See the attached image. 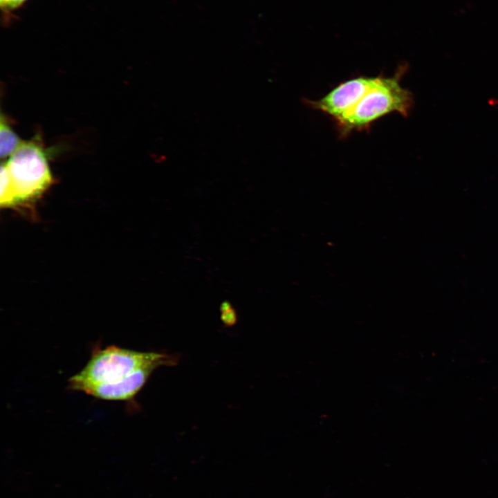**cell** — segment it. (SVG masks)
<instances>
[{
    "mask_svg": "<svg viewBox=\"0 0 498 498\" xmlns=\"http://www.w3.org/2000/svg\"><path fill=\"white\" fill-rule=\"evenodd\" d=\"M29 0H0L1 24L8 28L17 20L16 12L21 9Z\"/></svg>",
    "mask_w": 498,
    "mask_h": 498,
    "instance_id": "cell-7",
    "label": "cell"
},
{
    "mask_svg": "<svg viewBox=\"0 0 498 498\" xmlns=\"http://www.w3.org/2000/svg\"><path fill=\"white\" fill-rule=\"evenodd\" d=\"M5 163L15 205L37 198L52 182L44 149L34 140L24 141Z\"/></svg>",
    "mask_w": 498,
    "mask_h": 498,
    "instance_id": "cell-3",
    "label": "cell"
},
{
    "mask_svg": "<svg viewBox=\"0 0 498 498\" xmlns=\"http://www.w3.org/2000/svg\"><path fill=\"white\" fill-rule=\"evenodd\" d=\"M175 359L167 354L138 351L115 345L95 348L84 367L68 379V388L84 391L93 386L128 380L138 370L149 367L172 365Z\"/></svg>",
    "mask_w": 498,
    "mask_h": 498,
    "instance_id": "cell-1",
    "label": "cell"
},
{
    "mask_svg": "<svg viewBox=\"0 0 498 498\" xmlns=\"http://www.w3.org/2000/svg\"><path fill=\"white\" fill-rule=\"evenodd\" d=\"M407 68L403 64L392 76H377L375 84L357 105L334 122L341 137L345 138L353 131L369 129L374 122L391 113L409 116L414 105V95L400 84Z\"/></svg>",
    "mask_w": 498,
    "mask_h": 498,
    "instance_id": "cell-2",
    "label": "cell"
},
{
    "mask_svg": "<svg viewBox=\"0 0 498 498\" xmlns=\"http://www.w3.org/2000/svg\"><path fill=\"white\" fill-rule=\"evenodd\" d=\"M376 77L358 76L341 82L317 100H304L310 108L331 117L334 122L349 113L375 84Z\"/></svg>",
    "mask_w": 498,
    "mask_h": 498,
    "instance_id": "cell-4",
    "label": "cell"
},
{
    "mask_svg": "<svg viewBox=\"0 0 498 498\" xmlns=\"http://www.w3.org/2000/svg\"><path fill=\"white\" fill-rule=\"evenodd\" d=\"M22 141L12 129L3 116L0 120V156L5 158L10 156L21 145Z\"/></svg>",
    "mask_w": 498,
    "mask_h": 498,
    "instance_id": "cell-6",
    "label": "cell"
},
{
    "mask_svg": "<svg viewBox=\"0 0 498 498\" xmlns=\"http://www.w3.org/2000/svg\"><path fill=\"white\" fill-rule=\"evenodd\" d=\"M157 368L156 366L142 368L126 382L93 386L87 389L84 393L100 400L130 401L142 389L153 371Z\"/></svg>",
    "mask_w": 498,
    "mask_h": 498,
    "instance_id": "cell-5",
    "label": "cell"
},
{
    "mask_svg": "<svg viewBox=\"0 0 498 498\" xmlns=\"http://www.w3.org/2000/svg\"><path fill=\"white\" fill-rule=\"evenodd\" d=\"M221 311L222 313V320L225 322L226 324H233L236 321L237 316L230 304L228 302L223 303L221 306Z\"/></svg>",
    "mask_w": 498,
    "mask_h": 498,
    "instance_id": "cell-8",
    "label": "cell"
}]
</instances>
